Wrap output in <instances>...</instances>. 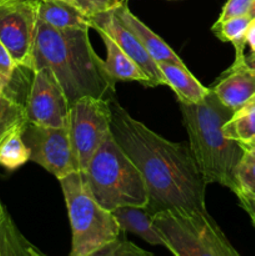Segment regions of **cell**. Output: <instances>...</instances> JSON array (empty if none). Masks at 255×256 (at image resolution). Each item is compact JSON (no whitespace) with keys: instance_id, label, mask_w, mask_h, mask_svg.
I'll return each mask as SVG.
<instances>
[{"instance_id":"83f0119b","label":"cell","mask_w":255,"mask_h":256,"mask_svg":"<svg viewBox=\"0 0 255 256\" xmlns=\"http://www.w3.org/2000/svg\"><path fill=\"white\" fill-rule=\"evenodd\" d=\"M246 44L249 45L252 54H255V19L252 20V22L249 25V29H248Z\"/></svg>"},{"instance_id":"f1b7e54d","label":"cell","mask_w":255,"mask_h":256,"mask_svg":"<svg viewBox=\"0 0 255 256\" xmlns=\"http://www.w3.org/2000/svg\"><path fill=\"white\" fill-rule=\"evenodd\" d=\"M26 256H46V255H44V254H42V252H40L39 250L35 249L34 246H32V245H30V246L28 248V254H26Z\"/></svg>"},{"instance_id":"44dd1931","label":"cell","mask_w":255,"mask_h":256,"mask_svg":"<svg viewBox=\"0 0 255 256\" xmlns=\"http://www.w3.org/2000/svg\"><path fill=\"white\" fill-rule=\"evenodd\" d=\"M29 246L0 200V256H26Z\"/></svg>"},{"instance_id":"7402d4cb","label":"cell","mask_w":255,"mask_h":256,"mask_svg":"<svg viewBox=\"0 0 255 256\" xmlns=\"http://www.w3.org/2000/svg\"><path fill=\"white\" fill-rule=\"evenodd\" d=\"M252 22L249 15L234 18L222 22H215L212 30L222 42H232L235 48V60L245 59V46H246V32Z\"/></svg>"},{"instance_id":"5b68a950","label":"cell","mask_w":255,"mask_h":256,"mask_svg":"<svg viewBox=\"0 0 255 256\" xmlns=\"http://www.w3.org/2000/svg\"><path fill=\"white\" fill-rule=\"evenodd\" d=\"M59 182L72 225L69 256H86L122 236L116 219L95 199L84 172H74Z\"/></svg>"},{"instance_id":"e0dca14e","label":"cell","mask_w":255,"mask_h":256,"mask_svg":"<svg viewBox=\"0 0 255 256\" xmlns=\"http://www.w3.org/2000/svg\"><path fill=\"white\" fill-rule=\"evenodd\" d=\"M112 212L122 232H132L150 245L165 248L164 239L155 228L152 215L148 212L146 208L122 206Z\"/></svg>"},{"instance_id":"f546056e","label":"cell","mask_w":255,"mask_h":256,"mask_svg":"<svg viewBox=\"0 0 255 256\" xmlns=\"http://www.w3.org/2000/svg\"><path fill=\"white\" fill-rule=\"evenodd\" d=\"M246 62L255 70V54H249L246 55Z\"/></svg>"},{"instance_id":"484cf974","label":"cell","mask_w":255,"mask_h":256,"mask_svg":"<svg viewBox=\"0 0 255 256\" xmlns=\"http://www.w3.org/2000/svg\"><path fill=\"white\" fill-rule=\"evenodd\" d=\"M252 5V0H228L216 22H222L229 19H234V18L246 16L249 15Z\"/></svg>"},{"instance_id":"7a4b0ae2","label":"cell","mask_w":255,"mask_h":256,"mask_svg":"<svg viewBox=\"0 0 255 256\" xmlns=\"http://www.w3.org/2000/svg\"><path fill=\"white\" fill-rule=\"evenodd\" d=\"M89 30H59L38 19L30 70L49 68L70 104L84 96L115 98L116 82L109 76L104 60L95 52Z\"/></svg>"},{"instance_id":"8fae6325","label":"cell","mask_w":255,"mask_h":256,"mask_svg":"<svg viewBox=\"0 0 255 256\" xmlns=\"http://www.w3.org/2000/svg\"><path fill=\"white\" fill-rule=\"evenodd\" d=\"M90 22H92V29L99 28L109 34L122 48V52L144 72L149 79V88H156L162 85L166 86V82L162 76L159 64L150 56L136 36L122 24L114 10L94 15L90 18Z\"/></svg>"},{"instance_id":"1f68e13d","label":"cell","mask_w":255,"mask_h":256,"mask_svg":"<svg viewBox=\"0 0 255 256\" xmlns=\"http://www.w3.org/2000/svg\"><path fill=\"white\" fill-rule=\"evenodd\" d=\"M8 85H9V84H6V82H4L2 80H0V94H2V92H4L5 89H6Z\"/></svg>"},{"instance_id":"cb8c5ba5","label":"cell","mask_w":255,"mask_h":256,"mask_svg":"<svg viewBox=\"0 0 255 256\" xmlns=\"http://www.w3.org/2000/svg\"><path fill=\"white\" fill-rule=\"evenodd\" d=\"M86 256H154L152 252L142 249L134 242H129L126 239H122V236L109 244L104 245L100 249L95 250L92 254Z\"/></svg>"},{"instance_id":"6da1fadb","label":"cell","mask_w":255,"mask_h":256,"mask_svg":"<svg viewBox=\"0 0 255 256\" xmlns=\"http://www.w3.org/2000/svg\"><path fill=\"white\" fill-rule=\"evenodd\" d=\"M112 134L142 174L154 216L166 210L208 212L206 182L189 144L172 142L138 122L116 100H110Z\"/></svg>"},{"instance_id":"52a82bcc","label":"cell","mask_w":255,"mask_h":256,"mask_svg":"<svg viewBox=\"0 0 255 256\" xmlns=\"http://www.w3.org/2000/svg\"><path fill=\"white\" fill-rule=\"evenodd\" d=\"M110 100L84 96L72 102L69 112V132L79 172L88 164L112 134Z\"/></svg>"},{"instance_id":"7c38bea8","label":"cell","mask_w":255,"mask_h":256,"mask_svg":"<svg viewBox=\"0 0 255 256\" xmlns=\"http://www.w3.org/2000/svg\"><path fill=\"white\" fill-rule=\"evenodd\" d=\"M210 89L225 106L234 112L255 99V70L246 62V56L235 60Z\"/></svg>"},{"instance_id":"2e32d148","label":"cell","mask_w":255,"mask_h":256,"mask_svg":"<svg viewBox=\"0 0 255 256\" xmlns=\"http://www.w3.org/2000/svg\"><path fill=\"white\" fill-rule=\"evenodd\" d=\"M159 66L166 82V86L172 88L180 102L189 105L198 104L210 92V88H205L188 70L185 64H159Z\"/></svg>"},{"instance_id":"5bb4252c","label":"cell","mask_w":255,"mask_h":256,"mask_svg":"<svg viewBox=\"0 0 255 256\" xmlns=\"http://www.w3.org/2000/svg\"><path fill=\"white\" fill-rule=\"evenodd\" d=\"M38 19L59 30L92 29L90 19L72 0H39Z\"/></svg>"},{"instance_id":"ffe728a7","label":"cell","mask_w":255,"mask_h":256,"mask_svg":"<svg viewBox=\"0 0 255 256\" xmlns=\"http://www.w3.org/2000/svg\"><path fill=\"white\" fill-rule=\"evenodd\" d=\"M222 132L242 146L255 144V99L238 109L225 122Z\"/></svg>"},{"instance_id":"d6a6232c","label":"cell","mask_w":255,"mask_h":256,"mask_svg":"<svg viewBox=\"0 0 255 256\" xmlns=\"http://www.w3.org/2000/svg\"><path fill=\"white\" fill-rule=\"evenodd\" d=\"M252 224H254V226H255V216L252 218Z\"/></svg>"},{"instance_id":"4316f807","label":"cell","mask_w":255,"mask_h":256,"mask_svg":"<svg viewBox=\"0 0 255 256\" xmlns=\"http://www.w3.org/2000/svg\"><path fill=\"white\" fill-rule=\"evenodd\" d=\"M16 69L18 66L12 56L10 55L9 50L0 42V80H2L6 84H10Z\"/></svg>"},{"instance_id":"ba28073f","label":"cell","mask_w":255,"mask_h":256,"mask_svg":"<svg viewBox=\"0 0 255 256\" xmlns=\"http://www.w3.org/2000/svg\"><path fill=\"white\" fill-rule=\"evenodd\" d=\"M38 8L39 0H0V42L18 68L32 66Z\"/></svg>"},{"instance_id":"d6986e66","label":"cell","mask_w":255,"mask_h":256,"mask_svg":"<svg viewBox=\"0 0 255 256\" xmlns=\"http://www.w3.org/2000/svg\"><path fill=\"white\" fill-rule=\"evenodd\" d=\"M6 89L0 94V150L14 132L22 130L28 124L25 105L18 102Z\"/></svg>"},{"instance_id":"8992f818","label":"cell","mask_w":255,"mask_h":256,"mask_svg":"<svg viewBox=\"0 0 255 256\" xmlns=\"http://www.w3.org/2000/svg\"><path fill=\"white\" fill-rule=\"evenodd\" d=\"M152 222L174 256H240L209 212L166 210Z\"/></svg>"},{"instance_id":"9a60e30c","label":"cell","mask_w":255,"mask_h":256,"mask_svg":"<svg viewBox=\"0 0 255 256\" xmlns=\"http://www.w3.org/2000/svg\"><path fill=\"white\" fill-rule=\"evenodd\" d=\"M100 35L106 48V59L104 66L109 76L114 82H139L149 88V79L142 69L122 52V48L104 30L94 28Z\"/></svg>"},{"instance_id":"277c9868","label":"cell","mask_w":255,"mask_h":256,"mask_svg":"<svg viewBox=\"0 0 255 256\" xmlns=\"http://www.w3.org/2000/svg\"><path fill=\"white\" fill-rule=\"evenodd\" d=\"M82 172L95 199L109 212L122 206L146 208L149 202L142 174L112 134Z\"/></svg>"},{"instance_id":"4fadbf2b","label":"cell","mask_w":255,"mask_h":256,"mask_svg":"<svg viewBox=\"0 0 255 256\" xmlns=\"http://www.w3.org/2000/svg\"><path fill=\"white\" fill-rule=\"evenodd\" d=\"M122 24L136 36V39L142 42L150 56L158 64H180L184 65V62L180 59L179 55L162 39L158 34H155L148 25H145L136 15L132 12L126 2H122L116 9H114Z\"/></svg>"},{"instance_id":"9c48e42d","label":"cell","mask_w":255,"mask_h":256,"mask_svg":"<svg viewBox=\"0 0 255 256\" xmlns=\"http://www.w3.org/2000/svg\"><path fill=\"white\" fill-rule=\"evenodd\" d=\"M22 140L30 150V162L44 168L58 180L79 172L68 125L45 128L28 122L22 130Z\"/></svg>"},{"instance_id":"d4e9b609","label":"cell","mask_w":255,"mask_h":256,"mask_svg":"<svg viewBox=\"0 0 255 256\" xmlns=\"http://www.w3.org/2000/svg\"><path fill=\"white\" fill-rule=\"evenodd\" d=\"M72 2L90 19L94 15L116 9L124 0H72Z\"/></svg>"},{"instance_id":"ac0fdd59","label":"cell","mask_w":255,"mask_h":256,"mask_svg":"<svg viewBox=\"0 0 255 256\" xmlns=\"http://www.w3.org/2000/svg\"><path fill=\"white\" fill-rule=\"evenodd\" d=\"M235 195L250 218L255 216V144L245 146L235 174Z\"/></svg>"},{"instance_id":"3957f363","label":"cell","mask_w":255,"mask_h":256,"mask_svg":"<svg viewBox=\"0 0 255 256\" xmlns=\"http://www.w3.org/2000/svg\"><path fill=\"white\" fill-rule=\"evenodd\" d=\"M179 106L190 150L206 184H219L234 192L245 146L225 136L222 128L235 112L225 106L212 89L202 102H179Z\"/></svg>"},{"instance_id":"30bf717a","label":"cell","mask_w":255,"mask_h":256,"mask_svg":"<svg viewBox=\"0 0 255 256\" xmlns=\"http://www.w3.org/2000/svg\"><path fill=\"white\" fill-rule=\"evenodd\" d=\"M32 74L25 104L28 122L45 128L66 126L72 104L54 72L42 68Z\"/></svg>"},{"instance_id":"603a6c76","label":"cell","mask_w":255,"mask_h":256,"mask_svg":"<svg viewBox=\"0 0 255 256\" xmlns=\"http://www.w3.org/2000/svg\"><path fill=\"white\" fill-rule=\"evenodd\" d=\"M22 130L14 132L0 150V165L10 172L30 162V150L22 140Z\"/></svg>"},{"instance_id":"4dcf8cb0","label":"cell","mask_w":255,"mask_h":256,"mask_svg":"<svg viewBox=\"0 0 255 256\" xmlns=\"http://www.w3.org/2000/svg\"><path fill=\"white\" fill-rule=\"evenodd\" d=\"M249 16L252 20L255 19V0H252V9H250L249 12Z\"/></svg>"}]
</instances>
